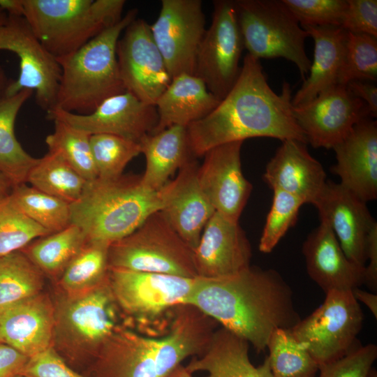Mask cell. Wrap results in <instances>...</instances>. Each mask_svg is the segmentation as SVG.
Returning <instances> with one entry per match:
<instances>
[{
	"instance_id": "obj_1",
	"label": "cell",
	"mask_w": 377,
	"mask_h": 377,
	"mask_svg": "<svg viewBox=\"0 0 377 377\" xmlns=\"http://www.w3.org/2000/svg\"><path fill=\"white\" fill-rule=\"evenodd\" d=\"M291 89L281 94L269 87L259 59L246 54L239 77L226 96L205 117L186 127L193 156L213 147L252 138L296 140L307 144L293 112Z\"/></svg>"
},
{
	"instance_id": "obj_2",
	"label": "cell",
	"mask_w": 377,
	"mask_h": 377,
	"mask_svg": "<svg viewBox=\"0 0 377 377\" xmlns=\"http://www.w3.org/2000/svg\"><path fill=\"white\" fill-rule=\"evenodd\" d=\"M185 304L263 352L272 333L292 329L301 318L290 286L272 269L250 266L221 278L196 277Z\"/></svg>"
},
{
	"instance_id": "obj_3",
	"label": "cell",
	"mask_w": 377,
	"mask_h": 377,
	"mask_svg": "<svg viewBox=\"0 0 377 377\" xmlns=\"http://www.w3.org/2000/svg\"><path fill=\"white\" fill-rule=\"evenodd\" d=\"M219 323L196 307L179 305L168 332L142 334L121 325L100 349L89 377H166L188 357L200 355Z\"/></svg>"
},
{
	"instance_id": "obj_4",
	"label": "cell",
	"mask_w": 377,
	"mask_h": 377,
	"mask_svg": "<svg viewBox=\"0 0 377 377\" xmlns=\"http://www.w3.org/2000/svg\"><path fill=\"white\" fill-rule=\"evenodd\" d=\"M161 208V189L147 188L140 176L96 178L87 181L80 198L70 204L71 223L82 230L87 241L110 245Z\"/></svg>"
},
{
	"instance_id": "obj_5",
	"label": "cell",
	"mask_w": 377,
	"mask_h": 377,
	"mask_svg": "<svg viewBox=\"0 0 377 377\" xmlns=\"http://www.w3.org/2000/svg\"><path fill=\"white\" fill-rule=\"evenodd\" d=\"M137 15L136 8L128 10L119 22L80 49L57 59L61 75L54 108L87 114L105 99L126 91L117 62V44Z\"/></svg>"
},
{
	"instance_id": "obj_6",
	"label": "cell",
	"mask_w": 377,
	"mask_h": 377,
	"mask_svg": "<svg viewBox=\"0 0 377 377\" xmlns=\"http://www.w3.org/2000/svg\"><path fill=\"white\" fill-rule=\"evenodd\" d=\"M124 325L106 279L83 292L64 295L54 305L52 346L73 369H87ZM76 371V370H75Z\"/></svg>"
},
{
	"instance_id": "obj_7",
	"label": "cell",
	"mask_w": 377,
	"mask_h": 377,
	"mask_svg": "<svg viewBox=\"0 0 377 377\" xmlns=\"http://www.w3.org/2000/svg\"><path fill=\"white\" fill-rule=\"evenodd\" d=\"M22 16L57 59L80 49L122 18L124 0H21Z\"/></svg>"
},
{
	"instance_id": "obj_8",
	"label": "cell",
	"mask_w": 377,
	"mask_h": 377,
	"mask_svg": "<svg viewBox=\"0 0 377 377\" xmlns=\"http://www.w3.org/2000/svg\"><path fill=\"white\" fill-rule=\"evenodd\" d=\"M194 279L108 267V281L124 326L142 334H166Z\"/></svg>"
},
{
	"instance_id": "obj_9",
	"label": "cell",
	"mask_w": 377,
	"mask_h": 377,
	"mask_svg": "<svg viewBox=\"0 0 377 377\" xmlns=\"http://www.w3.org/2000/svg\"><path fill=\"white\" fill-rule=\"evenodd\" d=\"M244 46L253 57L292 61L305 80L311 61L304 47L308 34L282 0L234 1Z\"/></svg>"
},
{
	"instance_id": "obj_10",
	"label": "cell",
	"mask_w": 377,
	"mask_h": 377,
	"mask_svg": "<svg viewBox=\"0 0 377 377\" xmlns=\"http://www.w3.org/2000/svg\"><path fill=\"white\" fill-rule=\"evenodd\" d=\"M108 267L194 279L193 249L171 227L161 211L108 249Z\"/></svg>"
},
{
	"instance_id": "obj_11",
	"label": "cell",
	"mask_w": 377,
	"mask_h": 377,
	"mask_svg": "<svg viewBox=\"0 0 377 377\" xmlns=\"http://www.w3.org/2000/svg\"><path fill=\"white\" fill-rule=\"evenodd\" d=\"M323 303L292 329L319 366L336 361L358 346L364 313L352 290H332Z\"/></svg>"
},
{
	"instance_id": "obj_12",
	"label": "cell",
	"mask_w": 377,
	"mask_h": 377,
	"mask_svg": "<svg viewBox=\"0 0 377 377\" xmlns=\"http://www.w3.org/2000/svg\"><path fill=\"white\" fill-rule=\"evenodd\" d=\"M15 54L20 73L10 80L4 94L13 95L23 89L35 93L36 104L46 112L54 108L61 69L57 59L42 45L23 16L8 15L0 27V51Z\"/></svg>"
},
{
	"instance_id": "obj_13",
	"label": "cell",
	"mask_w": 377,
	"mask_h": 377,
	"mask_svg": "<svg viewBox=\"0 0 377 377\" xmlns=\"http://www.w3.org/2000/svg\"><path fill=\"white\" fill-rule=\"evenodd\" d=\"M213 4L212 23L200 44L194 75L221 101L239 77L244 46L234 1L217 0Z\"/></svg>"
},
{
	"instance_id": "obj_14",
	"label": "cell",
	"mask_w": 377,
	"mask_h": 377,
	"mask_svg": "<svg viewBox=\"0 0 377 377\" xmlns=\"http://www.w3.org/2000/svg\"><path fill=\"white\" fill-rule=\"evenodd\" d=\"M116 53L126 91L155 105L172 78L149 24L141 18L131 22L117 42Z\"/></svg>"
},
{
	"instance_id": "obj_15",
	"label": "cell",
	"mask_w": 377,
	"mask_h": 377,
	"mask_svg": "<svg viewBox=\"0 0 377 377\" xmlns=\"http://www.w3.org/2000/svg\"><path fill=\"white\" fill-rule=\"evenodd\" d=\"M150 26L171 78L193 74L198 50L205 32L200 0H162L156 20Z\"/></svg>"
},
{
	"instance_id": "obj_16",
	"label": "cell",
	"mask_w": 377,
	"mask_h": 377,
	"mask_svg": "<svg viewBox=\"0 0 377 377\" xmlns=\"http://www.w3.org/2000/svg\"><path fill=\"white\" fill-rule=\"evenodd\" d=\"M293 112L307 142L325 149H332L357 123L371 117L367 105L339 84L305 104L293 106Z\"/></svg>"
},
{
	"instance_id": "obj_17",
	"label": "cell",
	"mask_w": 377,
	"mask_h": 377,
	"mask_svg": "<svg viewBox=\"0 0 377 377\" xmlns=\"http://www.w3.org/2000/svg\"><path fill=\"white\" fill-rule=\"evenodd\" d=\"M50 120H60L89 135L111 134L140 143L152 133L158 123L155 105H148L125 91L103 101L94 110L79 114L53 108Z\"/></svg>"
},
{
	"instance_id": "obj_18",
	"label": "cell",
	"mask_w": 377,
	"mask_h": 377,
	"mask_svg": "<svg viewBox=\"0 0 377 377\" xmlns=\"http://www.w3.org/2000/svg\"><path fill=\"white\" fill-rule=\"evenodd\" d=\"M242 144L232 142L212 148L197 171L199 184L215 211L236 221L252 191L242 170Z\"/></svg>"
},
{
	"instance_id": "obj_19",
	"label": "cell",
	"mask_w": 377,
	"mask_h": 377,
	"mask_svg": "<svg viewBox=\"0 0 377 377\" xmlns=\"http://www.w3.org/2000/svg\"><path fill=\"white\" fill-rule=\"evenodd\" d=\"M193 256L198 277L221 278L248 269L252 249L239 221L215 211L193 249Z\"/></svg>"
},
{
	"instance_id": "obj_20",
	"label": "cell",
	"mask_w": 377,
	"mask_h": 377,
	"mask_svg": "<svg viewBox=\"0 0 377 377\" xmlns=\"http://www.w3.org/2000/svg\"><path fill=\"white\" fill-rule=\"evenodd\" d=\"M313 205L320 221L334 232L346 256L365 267L367 236L376 221L367 203L340 183L327 182Z\"/></svg>"
},
{
	"instance_id": "obj_21",
	"label": "cell",
	"mask_w": 377,
	"mask_h": 377,
	"mask_svg": "<svg viewBox=\"0 0 377 377\" xmlns=\"http://www.w3.org/2000/svg\"><path fill=\"white\" fill-rule=\"evenodd\" d=\"M198 166L191 157L179 170L177 177L161 188L163 216L193 249L215 209L198 179Z\"/></svg>"
},
{
	"instance_id": "obj_22",
	"label": "cell",
	"mask_w": 377,
	"mask_h": 377,
	"mask_svg": "<svg viewBox=\"0 0 377 377\" xmlns=\"http://www.w3.org/2000/svg\"><path fill=\"white\" fill-rule=\"evenodd\" d=\"M54 305L42 292L0 305V342L28 357L52 346Z\"/></svg>"
},
{
	"instance_id": "obj_23",
	"label": "cell",
	"mask_w": 377,
	"mask_h": 377,
	"mask_svg": "<svg viewBox=\"0 0 377 377\" xmlns=\"http://www.w3.org/2000/svg\"><path fill=\"white\" fill-rule=\"evenodd\" d=\"M332 149L337 163L332 172L340 184L364 202L377 198V124L360 121Z\"/></svg>"
},
{
	"instance_id": "obj_24",
	"label": "cell",
	"mask_w": 377,
	"mask_h": 377,
	"mask_svg": "<svg viewBox=\"0 0 377 377\" xmlns=\"http://www.w3.org/2000/svg\"><path fill=\"white\" fill-rule=\"evenodd\" d=\"M309 277L325 292L348 291L364 284V268L344 253L331 228L323 221L303 242Z\"/></svg>"
},
{
	"instance_id": "obj_25",
	"label": "cell",
	"mask_w": 377,
	"mask_h": 377,
	"mask_svg": "<svg viewBox=\"0 0 377 377\" xmlns=\"http://www.w3.org/2000/svg\"><path fill=\"white\" fill-rule=\"evenodd\" d=\"M263 178L272 190L284 191L312 205L327 182L321 163L310 154L306 143L296 140L282 141L267 164Z\"/></svg>"
},
{
	"instance_id": "obj_26",
	"label": "cell",
	"mask_w": 377,
	"mask_h": 377,
	"mask_svg": "<svg viewBox=\"0 0 377 377\" xmlns=\"http://www.w3.org/2000/svg\"><path fill=\"white\" fill-rule=\"evenodd\" d=\"M314 41L309 75L292 98L293 106L305 104L339 84L344 64L347 31L336 26H301Z\"/></svg>"
},
{
	"instance_id": "obj_27",
	"label": "cell",
	"mask_w": 377,
	"mask_h": 377,
	"mask_svg": "<svg viewBox=\"0 0 377 377\" xmlns=\"http://www.w3.org/2000/svg\"><path fill=\"white\" fill-rule=\"evenodd\" d=\"M219 102L196 75H178L172 78L156 103L158 119L152 133L172 126L187 127L207 116Z\"/></svg>"
},
{
	"instance_id": "obj_28",
	"label": "cell",
	"mask_w": 377,
	"mask_h": 377,
	"mask_svg": "<svg viewBox=\"0 0 377 377\" xmlns=\"http://www.w3.org/2000/svg\"><path fill=\"white\" fill-rule=\"evenodd\" d=\"M249 343L221 327L214 332L205 350L193 357L187 369L193 373L206 371L207 377H274L267 357L255 367L249 357Z\"/></svg>"
},
{
	"instance_id": "obj_29",
	"label": "cell",
	"mask_w": 377,
	"mask_h": 377,
	"mask_svg": "<svg viewBox=\"0 0 377 377\" xmlns=\"http://www.w3.org/2000/svg\"><path fill=\"white\" fill-rule=\"evenodd\" d=\"M140 145L146 158L142 182L154 191L165 186L169 177L193 156L188 148L186 127L184 126H172L148 134Z\"/></svg>"
},
{
	"instance_id": "obj_30",
	"label": "cell",
	"mask_w": 377,
	"mask_h": 377,
	"mask_svg": "<svg viewBox=\"0 0 377 377\" xmlns=\"http://www.w3.org/2000/svg\"><path fill=\"white\" fill-rule=\"evenodd\" d=\"M33 94L31 89H23L0 96V173L13 188L27 182L29 171L39 160L24 149L15 134L17 116Z\"/></svg>"
},
{
	"instance_id": "obj_31",
	"label": "cell",
	"mask_w": 377,
	"mask_h": 377,
	"mask_svg": "<svg viewBox=\"0 0 377 377\" xmlns=\"http://www.w3.org/2000/svg\"><path fill=\"white\" fill-rule=\"evenodd\" d=\"M87 242L82 230L71 224L41 237L21 251L40 270L52 278H59L67 265Z\"/></svg>"
},
{
	"instance_id": "obj_32",
	"label": "cell",
	"mask_w": 377,
	"mask_h": 377,
	"mask_svg": "<svg viewBox=\"0 0 377 377\" xmlns=\"http://www.w3.org/2000/svg\"><path fill=\"white\" fill-rule=\"evenodd\" d=\"M27 182L71 204L81 196L87 180L59 156L48 151L29 171Z\"/></svg>"
},
{
	"instance_id": "obj_33",
	"label": "cell",
	"mask_w": 377,
	"mask_h": 377,
	"mask_svg": "<svg viewBox=\"0 0 377 377\" xmlns=\"http://www.w3.org/2000/svg\"><path fill=\"white\" fill-rule=\"evenodd\" d=\"M109 246L106 243L87 240L59 278V285L64 293L89 290L106 279Z\"/></svg>"
},
{
	"instance_id": "obj_34",
	"label": "cell",
	"mask_w": 377,
	"mask_h": 377,
	"mask_svg": "<svg viewBox=\"0 0 377 377\" xmlns=\"http://www.w3.org/2000/svg\"><path fill=\"white\" fill-rule=\"evenodd\" d=\"M267 357L274 377H315L318 365L291 329L274 330L267 344Z\"/></svg>"
},
{
	"instance_id": "obj_35",
	"label": "cell",
	"mask_w": 377,
	"mask_h": 377,
	"mask_svg": "<svg viewBox=\"0 0 377 377\" xmlns=\"http://www.w3.org/2000/svg\"><path fill=\"white\" fill-rule=\"evenodd\" d=\"M10 198L24 214L50 233L71 224L70 203L33 186L26 184L14 186Z\"/></svg>"
},
{
	"instance_id": "obj_36",
	"label": "cell",
	"mask_w": 377,
	"mask_h": 377,
	"mask_svg": "<svg viewBox=\"0 0 377 377\" xmlns=\"http://www.w3.org/2000/svg\"><path fill=\"white\" fill-rule=\"evenodd\" d=\"M54 132L45 138L48 151L59 156L85 180L97 178L89 133L57 119Z\"/></svg>"
},
{
	"instance_id": "obj_37",
	"label": "cell",
	"mask_w": 377,
	"mask_h": 377,
	"mask_svg": "<svg viewBox=\"0 0 377 377\" xmlns=\"http://www.w3.org/2000/svg\"><path fill=\"white\" fill-rule=\"evenodd\" d=\"M43 274L22 251L0 257V305L38 294Z\"/></svg>"
},
{
	"instance_id": "obj_38",
	"label": "cell",
	"mask_w": 377,
	"mask_h": 377,
	"mask_svg": "<svg viewBox=\"0 0 377 377\" xmlns=\"http://www.w3.org/2000/svg\"><path fill=\"white\" fill-rule=\"evenodd\" d=\"M90 145L97 178L102 179L120 177L127 164L141 154L140 143L111 134L91 135Z\"/></svg>"
},
{
	"instance_id": "obj_39",
	"label": "cell",
	"mask_w": 377,
	"mask_h": 377,
	"mask_svg": "<svg viewBox=\"0 0 377 377\" xmlns=\"http://www.w3.org/2000/svg\"><path fill=\"white\" fill-rule=\"evenodd\" d=\"M50 234L24 214L10 195L0 200V257L21 251L33 239Z\"/></svg>"
},
{
	"instance_id": "obj_40",
	"label": "cell",
	"mask_w": 377,
	"mask_h": 377,
	"mask_svg": "<svg viewBox=\"0 0 377 377\" xmlns=\"http://www.w3.org/2000/svg\"><path fill=\"white\" fill-rule=\"evenodd\" d=\"M377 78V37L347 32L344 64L339 84Z\"/></svg>"
},
{
	"instance_id": "obj_41",
	"label": "cell",
	"mask_w": 377,
	"mask_h": 377,
	"mask_svg": "<svg viewBox=\"0 0 377 377\" xmlns=\"http://www.w3.org/2000/svg\"><path fill=\"white\" fill-rule=\"evenodd\" d=\"M271 208L259 242V250L270 253L288 230L297 222L300 207L304 204L300 198L280 190H272Z\"/></svg>"
},
{
	"instance_id": "obj_42",
	"label": "cell",
	"mask_w": 377,
	"mask_h": 377,
	"mask_svg": "<svg viewBox=\"0 0 377 377\" xmlns=\"http://www.w3.org/2000/svg\"><path fill=\"white\" fill-rule=\"evenodd\" d=\"M301 26L341 27L347 0H282Z\"/></svg>"
},
{
	"instance_id": "obj_43",
	"label": "cell",
	"mask_w": 377,
	"mask_h": 377,
	"mask_svg": "<svg viewBox=\"0 0 377 377\" xmlns=\"http://www.w3.org/2000/svg\"><path fill=\"white\" fill-rule=\"evenodd\" d=\"M376 358L375 344L359 345L343 357L319 366V377H367Z\"/></svg>"
},
{
	"instance_id": "obj_44",
	"label": "cell",
	"mask_w": 377,
	"mask_h": 377,
	"mask_svg": "<svg viewBox=\"0 0 377 377\" xmlns=\"http://www.w3.org/2000/svg\"><path fill=\"white\" fill-rule=\"evenodd\" d=\"M20 374L27 377H89L71 368L53 346L29 357Z\"/></svg>"
},
{
	"instance_id": "obj_45",
	"label": "cell",
	"mask_w": 377,
	"mask_h": 377,
	"mask_svg": "<svg viewBox=\"0 0 377 377\" xmlns=\"http://www.w3.org/2000/svg\"><path fill=\"white\" fill-rule=\"evenodd\" d=\"M341 27L349 33L377 37V1L347 0Z\"/></svg>"
},
{
	"instance_id": "obj_46",
	"label": "cell",
	"mask_w": 377,
	"mask_h": 377,
	"mask_svg": "<svg viewBox=\"0 0 377 377\" xmlns=\"http://www.w3.org/2000/svg\"><path fill=\"white\" fill-rule=\"evenodd\" d=\"M365 255L369 264L364 268V284L373 292L377 290V223L371 227L366 239Z\"/></svg>"
},
{
	"instance_id": "obj_47",
	"label": "cell",
	"mask_w": 377,
	"mask_h": 377,
	"mask_svg": "<svg viewBox=\"0 0 377 377\" xmlns=\"http://www.w3.org/2000/svg\"><path fill=\"white\" fill-rule=\"evenodd\" d=\"M29 357L0 342V377H14L21 373Z\"/></svg>"
},
{
	"instance_id": "obj_48",
	"label": "cell",
	"mask_w": 377,
	"mask_h": 377,
	"mask_svg": "<svg viewBox=\"0 0 377 377\" xmlns=\"http://www.w3.org/2000/svg\"><path fill=\"white\" fill-rule=\"evenodd\" d=\"M348 90L367 106L371 117L377 116V87L374 84L364 80H353L346 84Z\"/></svg>"
},
{
	"instance_id": "obj_49",
	"label": "cell",
	"mask_w": 377,
	"mask_h": 377,
	"mask_svg": "<svg viewBox=\"0 0 377 377\" xmlns=\"http://www.w3.org/2000/svg\"><path fill=\"white\" fill-rule=\"evenodd\" d=\"M352 293L355 299L362 302L371 312L375 318H377V295L374 293L361 290L360 288H354Z\"/></svg>"
},
{
	"instance_id": "obj_50",
	"label": "cell",
	"mask_w": 377,
	"mask_h": 377,
	"mask_svg": "<svg viewBox=\"0 0 377 377\" xmlns=\"http://www.w3.org/2000/svg\"><path fill=\"white\" fill-rule=\"evenodd\" d=\"M0 7L8 15L22 16V6L21 0H0Z\"/></svg>"
},
{
	"instance_id": "obj_51",
	"label": "cell",
	"mask_w": 377,
	"mask_h": 377,
	"mask_svg": "<svg viewBox=\"0 0 377 377\" xmlns=\"http://www.w3.org/2000/svg\"><path fill=\"white\" fill-rule=\"evenodd\" d=\"M13 186L6 178L0 173V200L8 197Z\"/></svg>"
},
{
	"instance_id": "obj_52",
	"label": "cell",
	"mask_w": 377,
	"mask_h": 377,
	"mask_svg": "<svg viewBox=\"0 0 377 377\" xmlns=\"http://www.w3.org/2000/svg\"><path fill=\"white\" fill-rule=\"evenodd\" d=\"M166 377H193V376L186 367L180 364Z\"/></svg>"
},
{
	"instance_id": "obj_53",
	"label": "cell",
	"mask_w": 377,
	"mask_h": 377,
	"mask_svg": "<svg viewBox=\"0 0 377 377\" xmlns=\"http://www.w3.org/2000/svg\"><path fill=\"white\" fill-rule=\"evenodd\" d=\"M10 80H11L7 77L4 69L0 66V96L4 94Z\"/></svg>"
},
{
	"instance_id": "obj_54",
	"label": "cell",
	"mask_w": 377,
	"mask_h": 377,
	"mask_svg": "<svg viewBox=\"0 0 377 377\" xmlns=\"http://www.w3.org/2000/svg\"><path fill=\"white\" fill-rule=\"evenodd\" d=\"M8 16V13L0 7V27L6 22Z\"/></svg>"
},
{
	"instance_id": "obj_55",
	"label": "cell",
	"mask_w": 377,
	"mask_h": 377,
	"mask_svg": "<svg viewBox=\"0 0 377 377\" xmlns=\"http://www.w3.org/2000/svg\"><path fill=\"white\" fill-rule=\"evenodd\" d=\"M367 377H377V371L376 369L374 367H371L369 370Z\"/></svg>"
},
{
	"instance_id": "obj_56",
	"label": "cell",
	"mask_w": 377,
	"mask_h": 377,
	"mask_svg": "<svg viewBox=\"0 0 377 377\" xmlns=\"http://www.w3.org/2000/svg\"><path fill=\"white\" fill-rule=\"evenodd\" d=\"M14 377H27V376L21 375V374H18V375L15 376Z\"/></svg>"
}]
</instances>
